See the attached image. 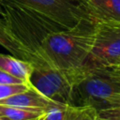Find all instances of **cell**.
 <instances>
[{"label": "cell", "instance_id": "obj_19", "mask_svg": "<svg viewBox=\"0 0 120 120\" xmlns=\"http://www.w3.org/2000/svg\"><path fill=\"white\" fill-rule=\"evenodd\" d=\"M0 120H9V119H8L7 117H5V116H3L2 114H0Z\"/></svg>", "mask_w": 120, "mask_h": 120}, {"label": "cell", "instance_id": "obj_16", "mask_svg": "<svg viewBox=\"0 0 120 120\" xmlns=\"http://www.w3.org/2000/svg\"><path fill=\"white\" fill-rule=\"evenodd\" d=\"M0 84H26L23 81L0 69ZM27 85V84H26Z\"/></svg>", "mask_w": 120, "mask_h": 120}, {"label": "cell", "instance_id": "obj_13", "mask_svg": "<svg viewBox=\"0 0 120 120\" xmlns=\"http://www.w3.org/2000/svg\"><path fill=\"white\" fill-rule=\"evenodd\" d=\"M98 111L90 106H68L65 120H97Z\"/></svg>", "mask_w": 120, "mask_h": 120}, {"label": "cell", "instance_id": "obj_9", "mask_svg": "<svg viewBox=\"0 0 120 120\" xmlns=\"http://www.w3.org/2000/svg\"><path fill=\"white\" fill-rule=\"evenodd\" d=\"M33 68V64L28 61L20 59L13 55L0 53V69L23 81L29 87V78Z\"/></svg>", "mask_w": 120, "mask_h": 120}, {"label": "cell", "instance_id": "obj_11", "mask_svg": "<svg viewBox=\"0 0 120 120\" xmlns=\"http://www.w3.org/2000/svg\"><path fill=\"white\" fill-rule=\"evenodd\" d=\"M45 111L0 105V114L9 120H40Z\"/></svg>", "mask_w": 120, "mask_h": 120}, {"label": "cell", "instance_id": "obj_17", "mask_svg": "<svg viewBox=\"0 0 120 120\" xmlns=\"http://www.w3.org/2000/svg\"><path fill=\"white\" fill-rule=\"evenodd\" d=\"M0 15L3 16L4 15V9H3V7H2V2L0 0Z\"/></svg>", "mask_w": 120, "mask_h": 120}, {"label": "cell", "instance_id": "obj_2", "mask_svg": "<svg viewBox=\"0 0 120 120\" xmlns=\"http://www.w3.org/2000/svg\"><path fill=\"white\" fill-rule=\"evenodd\" d=\"M2 7L5 23L16 39L32 55V64L49 65L42 54V40L50 33L65 28L36 12L17 5L2 2Z\"/></svg>", "mask_w": 120, "mask_h": 120}, {"label": "cell", "instance_id": "obj_8", "mask_svg": "<svg viewBox=\"0 0 120 120\" xmlns=\"http://www.w3.org/2000/svg\"><path fill=\"white\" fill-rule=\"evenodd\" d=\"M98 22L120 23V0H87Z\"/></svg>", "mask_w": 120, "mask_h": 120}, {"label": "cell", "instance_id": "obj_1", "mask_svg": "<svg viewBox=\"0 0 120 120\" xmlns=\"http://www.w3.org/2000/svg\"><path fill=\"white\" fill-rule=\"evenodd\" d=\"M97 21H83L70 29L50 33L41 43L46 62L63 71L72 83L83 72L95 37Z\"/></svg>", "mask_w": 120, "mask_h": 120}, {"label": "cell", "instance_id": "obj_20", "mask_svg": "<svg viewBox=\"0 0 120 120\" xmlns=\"http://www.w3.org/2000/svg\"><path fill=\"white\" fill-rule=\"evenodd\" d=\"M115 68H116V69H117V70L120 72V63H119V65H118L117 67H115Z\"/></svg>", "mask_w": 120, "mask_h": 120}, {"label": "cell", "instance_id": "obj_7", "mask_svg": "<svg viewBox=\"0 0 120 120\" xmlns=\"http://www.w3.org/2000/svg\"><path fill=\"white\" fill-rule=\"evenodd\" d=\"M54 104H59V103H55L48 99L47 98L43 97L41 94H39L33 88H28L23 92L12 95L3 100H0V105L14 106V107L38 110V111H45L47 108Z\"/></svg>", "mask_w": 120, "mask_h": 120}, {"label": "cell", "instance_id": "obj_5", "mask_svg": "<svg viewBox=\"0 0 120 120\" xmlns=\"http://www.w3.org/2000/svg\"><path fill=\"white\" fill-rule=\"evenodd\" d=\"M120 63V23L98 22L83 71L114 68Z\"/></svg>", "mask_w": 120, "mask_h": 120}, {"label": "cell", "instance_id": "obj_12", "mask_svg": "<svg viewBox=\"0 0 120 120\" xmlns=\"http://www.w3.org/2000/svg\"><path fill=\"white\" fill-rule=\"evenodd\" d=\"M98 115L102 118L120 120V93L110 97L102 110L98 111Z\"/></svg>", "mask_w": 120, "mask_h": 120}, {"label": "cell", "instance_id": "obj_18", "mask_svg": "<svg viewBox=\"0 0 120 120\" xmlns=\"http://www.w3.org/2000/svg\"><path fill=\"white\" fill-rule=\"evenodd\" d=\"M97 120H112V119H107V118H102V117H99V116L98 115V117H97Z\"/></svg>", "mask_w": 120, "mask_h": 120}, {"label": "cell", "instance_id": "obj_15", "mask_svg": "<svg viewBox=\"0 0 120 120\" xmlns=\"http://www.w3.org/2000/svg\"><path fill=\"white\" fill-rule=\"evenodd\" d=\"M29 87L26 84H0V100H3L12 95L23 92Z\"/></svg>", "mask_w": 120, "mask_h": 120}, {"label": "cell", "instance_id": "obj_3", "mask_svg": "<svg viewBox=\"0 0 120 120\" xmlns=\"http://www.w3.org/2000/svg\"><path fill=\"white\" fill-rule=\"evenodd\" d=\"M117 93H120V72L115 67L87 69L73 83L70 106H90L100 111L107 99Z\"/></svg>", "mask_w": 120, "mask_h": 120}, {"label": "cell", "instance_id": "obj_10", "mask_svg": "<svg viewBox=\"0 0 120 120\" xmlns=\"http://www.w3.org/2000/svg\"><path fill=\"white\" fill-rule=\"evenodd\" d=\"M0 45L7 49L13 56L33 63L32 55L11 34L5 22L0 20Z\"/></svg>", "mask_w": 120, "mask_h": 120}, {"label": "cell", "instance_id": "obj_4", "mask_svg": "<svg viewBox=\"0 0 120 120\" xmlns=\"http://www.w3.org/2000/svg\"><path fill=\"white\" fill-rule=\"evenodd\" d=\"M36 12L65 29L83 21H97L87 0H1ZM98 22V21H97Z\"/></svg>", "mask_w": 120, "mask_h": 120}, {"label": "cell", "instance_id": "obj_6", "mask_svg": "<svg viewBox=\"0 0 120 120\" xmlns=\"http://www.w3.org/2000/svg\"><path fill=\"white\" fill-rule=\"evenodd\" d=\"M33 66L30 87L55 103L70 106L73 83L67 74L52 66Z\"/></svg>", "mask_w": 120, "mask_h": 120}, {"label": "cell", "instance_id": "obj_14", "mask_svg": "<svg viewBox=\"0 0 120 120\" xmlns=\"http://www.w3.org/2000/svg\"><path fill=\"white\" fill-rule=\"evenodd\" d=\"M69 105L54 104L47 108L40 120H65Z\"/></svg>", "mask_w": 120, "mask_h": 120}]
</instances>
